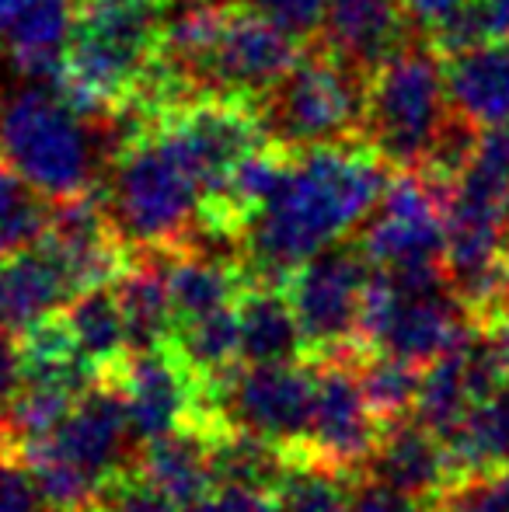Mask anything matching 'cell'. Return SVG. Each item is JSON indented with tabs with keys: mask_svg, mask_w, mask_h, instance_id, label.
<instances>
[{
	"mask_svg": "<svg viewBox=\"0 0 509 512\" xmlns=\"http://www.w3.org/2000/svg\"><path fill=\"white\" fill-rule=\"evenodd\" d=\"M394 168L367 140L293 150L279 189L248 220L241 269L248 286H286L318 251L367 223Z\"/></svg>",
	"mask_w": 509,
	"mask_h": 512,
	"instance_id": "1",
	"label": "cell"
},
{
	"mask_svg": "<svg viewBox=\"0 0 509 512\" xmlns=\"http://www.w3.org/2000/svg\"><path fill=\"white\" fill-rule=\"evenodd\" d=\"M119 154L112 112H84L60 84L32 81L0 98V161L49 203L95 192L98 168Z\"/></svg>",
	"mask_w": 509,
	"mask_h": 512,
	"instance_id": "2",
	"label": "cell"
},
{
	"mask_svg": "<svg viewBox=\"0 0 509 512\" xmlns=\"http://www.w3.org/2000/svg\"><path fill=\"white\" fill-rule=\"evenodd\" d=\"M102 199L133 251H178L203 216L206 185L175 136L154 122L112 161Z\"/></svg>",
	"mask_w": 509,
	"mask_h": 512,
	"instance_id": "3",
	"label": "cell"
},
{
	"mask_svg": "<svg viewBox=\"0 0 509 512\" xmlns=\"http://www.w3.org/2000/svg\"><path fill=\"white\" fill-rule=\"evenodd\" d=\"M433 42H401L370 77L363 140L394 171H422L454 119L447 67Z\"/></svg>",
	"mask_w": 509,
	"mask_h": 512,
	"instance_id": "4",
	"label": "cell"
},
{
	"mask_svg": "<svg viewBox=\"0 0 509 512\" xmlns=\"http://www.w3.org/2000/svg\"><path fill=\"white\" fill-rule=\"evenodd\" d=\"M367 70L353 67L332 49L304 53L279 84L255 102L265 140L283 150H311L325 143L360 140L370 102Z\"/></svg>",
	"mask_w": 509,
	"mask_h": 512,
	"instance_id": "5",
	"label": "cell"
},
{
	"mask_svg": "<svg viewBox=\"0 0 509 512\" xmlns=\"http://www.w3.org/2000/svg\"><path fill=\"white\" fill-rule=\"evenodd\" d=\"M374 265L360 244H332L307 258L283 286L307 338V359H360L356 324Z\"/></svg>",
	"mask_w": 509,
	"mask_h": 512,
	"instance_id": "6",
	"label": "cell"
},
{
	"mask_svg": "<svg viewBox=\"0 0 509 512\" xmlns=\"http://www.w3.org/2000/svg\"><path fill=\"white\" fill-rule=\"evenodd\" d=\"M206 387L227 425L283 446L290 457L304 446L318 391V366L311 359L238 363L234 370L206 380Z\"/></svg>",
	"mask_w": 509,
	"mask_h": 512,
	"instance_id": "7",
	"label": "cell"
},
{
	"mask_svg": "<svg viewBox=\"0 0 509 512\" xmlns=\"http://www.w3.org/2000/svg\"><path fill=\"white\" fill-rule=\"evenodd\" d=\"M447 189L450 185H440L422 171H394L384 199L367 216V227L356 241L377 272L443 269Z\"/></svg>",
	"mask_w": 509,
	"mask_h": 512,
	"instance_id": "8",
	"label": "cell"
},
{
	"mask_svg": "<svg viewBox=\"0 0 509 512\" xmlns=\"http://www.w3.org/2000/svg\"><path fill=\"white\" fill-rule=\"evenodd\" d=\"M314 366H318V391H314L311 425L304 446L293 457L318 460L332 471L360 478L367 474L384 425L367 405L356 359H321Z\"/></svg>",
	"mask_w": 509,
	"mask_h": 512,
	"instance_id": "9",
	"label": "cell"
},
{
	"mask_svg": "<svg viewBox=\"0 0 509 512\" xmlns=\"http://www.w3.org/2000/svg\"><path fill=\"white\" fill-rule=\"evenodd\" d=\"M297 60L300 46L290 32L238 4L231 7L217 46L199 67V95L245 98L255 105Z\"/></svg>",
	"mask_w": 509,
	"mask_h": 512,
	"instance_id": "10",
	"label": "cell"
},
{
	"mask_svg": "<svg viewBox=\"0 0 509 512\" xmlns=\"http://www.w3.org/2000/svg\"><path fill=\"white\" fill-rule=\"evenodd\" d=\"M367 474L415 495V499L429 502V506L450 485L461 481V471H457L447 439L436 436L433 429H426L419 418H412V422L401 418V422L384 425L381 443H377L374 457H370Z\"/></svg>",
	"mask_w": 509,
	"mask_h": 512,
	"instance_id": "11",
	"label": "cell"
},
{
	"mask_svg": "<svg viewBox=\"0 0 509 512\" xmlns=\"http://www.w3.org/2000/svg\"><path fill=\"white\" fill-rule=\"evenodd\" d=\"M77 7L81 0H14L0 42L18 74L28 81H60L77 28Z\"/></svg>",
	"mask_w": 509,
	"mask_h": 512,
	"instance_id": "12",
	"label": "cell"
},
{
	"mask_svg": "<svg viewBox=\"0 0 509 512\" xmlns=\"http://www.w3.org/2000/svg\"><path fill=\"white\" fill-rule=\"evenodd\" d=\"M405 0H328L321 46L374 74L405 42Z\"/></svg>",
	"mask_w": 509,
	"mask_h": 512,
	"instance_id": "13",
	"label": "cell"
},
{
	"mask_svg": "<svg viewBox=\"0 0 509 512\" xmlns=\"http://www.w3.org/2000/svg\"><path fill=\"white\" fill-rule=\"evenodd\" d=\"M74 297L67 272L46 248V241L18 255L0 258V328L25 331L35 321L56 314Z\"/></svg>",
	"mask_w": 509,
	"mask_h": 512,
	"instance_id": "14",
	"label": "cell"
},
{
	"mask_svg": "<svg viewBox=\"0 0 509 512\" xmlns=\"http://www.w3.org/2000/svg\"><path fill=\"white\" fill-rule=\"evenodd\" d=\"M136 474L168 495L178 509H189L217 488L210 464V439L203 429L182 425L175 432L150 439L136 450Z\"/></svg>",
	"mask_w": 509,
	"mask_h": 512,
	"instance_id": "15",
	"label": "cell"
},
{
	"mask_svg": "<svg viewBox=\"0 0 509 512\" xmlns=\"http://www.w3.org/2000/svg\"><path fill=\"white\" fill-rule=\"evenodd\" d=\"M450 105L478 129L509 126V46L485 42L447 56Z\"/></svg>",
	"mask_w": 509,
	"mask_h": 512,
	"instance_id": "16",
	"label": "cell"
},
{
	"mask_svg": "<svg viewBox=\"0 0 509 512\" xmlns=\"http://www.w3.org/2000/svg\"><path fill=\"white\" fill-rule=\"evenodd\" d=\"M116 293L126 317L129 352L175 342L178 317L168 293L164 251H133V262H129L126 276L116 283Z\"/></svg>",
	"mask_w": 509,
	"mask_h": 512,
	"instance_id": "17",
	"label": "cell"
},
{
	"mask_svg": "<svg viewBox=\"0 0 509 512\" xmlns=\"http://www.w3.org/2000/svg\"><path fill=\"white\" fill-rule=\"evenodd\" d=\"M245 363H297L307 359V338L283 286H245L238 300Z\"/></svg>",
	"mask_w": 509,
	"mask_h": 512,
	"instance_id": "18",
	"label": "cell"
},
{
	"mask_svg": "<svg viewBox=\"0 0 509 512\" xmlns=\"http://www.w3.org/2000/svg\"><path fill=\"white\" fill-rule=\"evenodd\" d=\"M164 272H168V293L178 324L210 310L234 307L248 286L245 269L238 262L199 255V251H164Z\"/></svg>",
	"mask_w": 509,
	"mask_h": 512,
	"instance_id": "19",
	"label": "cell"
},
{
	"mask_svg": "<svg viewBox=\"0 0 509 512\" xmlns=\"http://www.w3.org/2000/svg\"><path fill=\"white\" fill-rule=\"evenodd\" d=\"M63 314H67L77 345H81L84 359L98 370V377H116L129 359L126 317L116 286H91V290L74 293Z\"/></svg>",
	"mask_w": 509,
	"mask_h": 512,
	"instance_id": "20",
	"label": "cell"
},
{
	"mask_svg": "<svg viewBox=\"0 0 509 512\" xmlns=\"http://www.w3.org/2000/svg\"><path fill=\"white\" fill-rule=\"evenodd\" d=\"M447 446H450V453H454V464H457V471H461V478H468V474L506 471L509 467V377L461 418V425L447 436Z\"/></svg>",
	"mask_w": 509,
	"mask_h": 512,
	"instance_id": "21",
	"label": "cell"
},
{
	"mask_svg": "<svg viewBox=\"0 0 509 512\" xmlns=\"http://www.w3.org/2000/svg\"><path fill=\"white\" fill-rule=\"evenodd\" d=\"M210 464L217 485H241L272 492L283 478L290 453L238 425H220L210 436Z\"/></svg>",
	"mask_w": 509,
	"mask_h": 512,
	"instance_id": "22",
	"label": "cell"
},
{
	"mask_svg": "<svg viewBox=\"0 0 509 512\" xmlns=\"http://www.w3.org/2000/svg\"><path fill=\"white\" fill-rule=\"evenodd\" d=\"M175 345L185 356V363L203 380H213L220 373L234 370L238 363H245V356H241L238 304L210 310V314L192 317V321H182L175 331Z\"/></svg>",
	"mask_w": 509,
	"mask_h": 512,
	"instance_id": "23",
	"label": "cell"
},
{
	"mask_svg": "<svg viewBox=\"0 0 509 512\" xmlns=\"http://www.w3.org/2000/svg\"><path fill=\"white\" fill-rule=\"evenodd\" d=\"M353 478L307 457H290L279 485L272 488L279 512H349Z\"/></svg>",
	"mask_w": 509,
	"mask_h": 512,
	"instance_id": "24",
	"label": "cell"
},
{
	"mask_svg": "<svg viewBox=\"0 0 509 512\" xmlns=\"http://www.w3.org/2000/svg\"><path fill=\"white\" fill-rule=\"evenodd\" d=\"M356 373H360V387L367 394V405L381 418V425L401 422L408 411H415L419 398V366L408 359L387 356V352H367L356 359Z\"/></svg>",
	"mask_w": 509,
	"mask_h": 512,
	"instance_id": "25",
	"label": "cell"
},
{
	"mask_svg": "<svg viewBox=\"0 0 509 512\" xmlns=\"http://www.w3.org/2000/svg\"><path fill=\"white\" fill-rule=\"evenodd\" d=\"M77 394L60 391V387L25 384L11 401L4 405V425H7V450H18L35 439H46L56 432V425L70 415Z\"/></svg>",
	"mask_w": 509,
	"mask_h": 512,
	"instance_id": "26",
	"label": "cell"
},
{
	"mask_svg": "<svg viewBox=\"0 0 509 512\" xmlns=\"http://www.w3.org/2000/svg\"><path fill=\"white\" fill-rule=\"evenodd\" d=\"M503 39H509V0H468L447 25L429 35V42L443 56H457L464 49Z\"/></svg>",
	"mask_w": 509,
	"mask_h": 512,
	"instance_id": "27",
	"label": "cell"
},
{
	"mask_svg": "<svg viewBox=\"0 0 509 512\" xmlns=\"http://www.w3.org/2000/svg\"><path fill=\"white\" fill-rule=\"evenodd\" d=\"M433 512H509V467L461 478L433 502Z\"/></svg>",
	"mask_w": 509,
	"mask_h": 512,
	"instance_id": "28",
	"label": "cell"
},
{
	"mask_svg": "<svg viewBox=\"0 0 509 512\" xmlns=\"http://www.w3.org/2000/svg\"><path fill=\"white\" fill-rule=\"evenodd\" d=\"M49 223H53V203L46 196H28L21 206H14L7 216H0V258L28 251L46 241Z\"/></svg>",
	"mask_w": 509,
	"mask_h": 512,
	"instance_id": "29",
	"label": "cell"
},
{
	"mask_svg": "<svg viewBox=\"0 0 509 512\" xmlns=\"http://www.w3.org/2000/svg\"><path fill=\"white\" fill-rule=\"evenodd\" d=\"M238 4L262 14L265 21L279 25L283 32H290L297 42L321 39L328 11V0H238Z\"/></svg>",
	"mask_w": 509,
	"mask_h": 512,
	"instance_id": "30",
	"label": "cell"
},
{
	"mask_svg": "<svg viewBox=\"0 0 509 512\" xmlns=\"http://www.w3.org/2000/svg\"><path fill=\"white\" fill-rule=\"evenodd\" d=\"M91 512H178V506L168 495L157 492L150 481H143L136 471H129L105 488V495Z\"/></svg>",
	"mask_w": 509,
	"mask_h": 512,
	"instance_id": "31",
	"label": "cell"
},
{
	"mask_svg": "<svg viewBox=\"0 0 509 512\" xmlns=\"http://www.w3.org/2000/svg\"><path fill=\"white\" fill-rule=\"evenodd\" d=\"M349 512H433V506L374 474H360L349 488Z\"/></svg>",
	"mask_w": 509,
	"mask_h": 512,
	"instance_id": "32",
	"label": "cell"
},
{
	"mask_svg": "<svg viewBox=\"0 0 509 512\" xmlns=\"http://www.w3.org/2000/svg\"><path fill=\"white\" fill-rule=\"evenodd\" d=\"M0 512H53L32 471L14 453H0Z\"/></svg>",
	"mask_w": 509,
	"mask_h": 512,
	"instance_id": "33",
	"label": "cell"
},
{
	"mask_svg": "<svg viewBox=\"0 0 509 512\" xmlns=\"http://www.w3.org/2000/svg\"><path fill=\"white\" fill-rule=\"evenodd\" d=\"M185 512H279V502L272 492L241 485H217L210 495L192 502Z\"/></svg>",
	"mask_w": 509,
	"mask_h": 512,
	"instance_id": "34",
	"label": "cell"
},
{
	"mask_svg": "<svg viewBox=\"0 0 509 512\" xmlns=\"http://www.w3.org/2000/svg\"><path fill=\"white\" fill-rule=\"evenodd\" d=\"M25 387V359H21V338L0 328V408Z\"/></svg>",
	"mask_w": 509,
	"mask_h": 512,
	"instance_id": "35",
	"label": "cell"
},
{
	"mask_svg": "<svg viewBox=\"0 0 509 512\" xmlns=\"http://www.w3.org/2000/svg\"><path fill=\"white\" fill-rule=\"evenodd\" d=\"M468 0H405V18L408 28L422 35H433L440 25H447Z\"/></svg>",
	"mask_w": 509,
	"mask_h": 512,
	"instance_id": "36",
	"label": "cell"
},
{
	"mask_svg": "<svg viewBox=\"0 0 509 512\" xmlns=\"http://www.w3.org/2000/svg\"><path fill=\"white\" fill-rule=\"evenodd\" d=\"M28 196H35V189L25 182V178L18 175L14 168H7L4 161H0V216H7L14 206H21Z\"/></svg>",
	"mask_w": 509,
	"mask_h": 512,
	"instance_id": "37",
	"label": "cell"
},
{
	"mask_svg": "<svg viewBox=\"0 0 509 512\" xmlns=\"http://www.w3.org/2000/svg\"><path fill=\"white\" fill-rule=\"evenodd\" d=\"M489 331H492V338H496L499 352H503V359H506V366H509V304L499 307V314L489 321Z\"/></svg>",
	"mask_w": 509,
	"mask_h": 512,
	"instance_id": "38",
	"label": "cell"
},
{
	"mask_svg": "<svg viewBox=\"0 0 509 512\" xmlns=\"http://www.w3.org/2000/svg\"><path fill=\"white\" fill-rule=\"evenodd\" d=\"M11 11H14V0H0V32H4L7 18H11Z\"/></svg>",
	"mask_w": 509,
	"mask_h": 512,
	"instance_id": "39",
	"label": "cell"
},
{
	"mask_svg": "<svg viewBox=\"0 0 509 512\" xmlns=\"http://www.w3.org/2000/svg\"><path fill=\"white\" fill-rule=\"evenodd\" d=\"M7 450V425H4V408H0V453Z\"/></svg>",
	"mask_w": 509,
	"mask_h": 512,
	"instance_id": "40",
	"label": "cell"
},
{
	"mask_svg": "<svg viewBox=\"0 0 509 512\" xmlns=\"http://www.w3.org/2000/svg\"><path fill=\"white\" fill-rule=\"evenodd\" d=\"M506 300H509V251H506Z\"/></svg>",
	"mask_w": 509,
	"mask_h": 512,
	"instance_id": "41",
	"label": "cell"
}]
</instances>
